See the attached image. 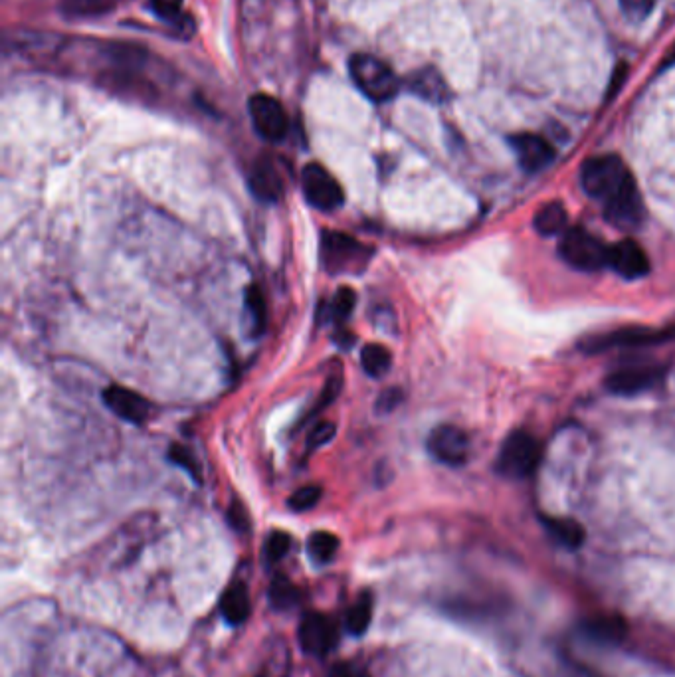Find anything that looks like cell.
<instances>
[{"label": "cell", "mask_w": 675, "mask_h": 677, "mask_svg": "<svg viewBox=\"0 0 675 677\" xmlns=\"http://www.w3.org/2000/svg\"><path fill=\"white\" fill-rule=\"evenodd\" d=\"M580 183L588 196L600 200L602 204L610 202L618 194L636 185L626 163L616 155H602V157L588 159L582 165Z\"/></svg>", "instance_id": "cell-1"}, {"label": "cell", "mask_w": 675, "mask_h": 677, "mask_svg": "<svg viewBox=\"0 0 675 677\" xmlns=\"http://www.w3.org/2000/svg\"><path fill=\"white\" fill-rule=\"evenodd\" d=\"M541 454V444L535 436L523 430L511 432L499 450L497 472L509 480H525L537 470Z\"/></svg>", "instance_id": "cell-2"}, {"label": "cell", "mask_w": 675, "mask_h": 677, "mask_svg": "<svg viewBox=\"0 0 675 677\" xmlns=\"http://www.w3.org/2000/svg\"><path fill=\"white\" fill-rule=\"evenodd\" d=\"M349 72L355 86L377 103L398 94V78L390 66L371 54H355L349 60Z\"/></svg>", "instance_id": "cell-3"}, {"label": "cell", "mask_w": 675, "mask_h": 677, "mask_svg": "<svg viewBox=\"0 0 675 677\" xmlns=\"http://www.w3.org/2000/svg\"><path fill=\"white\" fill-rule=\"evenodd\" d=\"M371 250L345 232H323L321 236V260L329 274L361 272L369 262Z\"/></svg>", "instance_id": "cell-4"}, {"label": "cell", "mask_w": 675, "mask_h": 677, "mask_svg": "<svg viewBox=\"0 0 675 677\" xmlns=\"http://www.w3.org/2000/svg\"><path fill=\"white\" fill-rule=\"evenodd\" d=\"M559 252L563 260L580 272H598L608 266L610 248L582 228H571L563 234Z\"/></svg>", "instance_id": "cell-5"}, {"label": "cell", "mask_w": 675, "mask_h": 677, "mask_svg": "<svg viewBox=\"0 0 675 677\" xmlns=\"http://www.w3.org/2000/svg\"><path fill=\"white\" fill-rule=\"evenodd\" d=\"M301 189L305 200L321 210V212H335L343 206L345 193L337 179L319 163H309L301 171Z\"/></svg>", "instance_id": "cell-6"}, {"label": "cell", "mask_w": 675, "mask_h": 677, "mask_svg": "<svg viewBox=\"0 0 675 677\" xmlns=\"http://www.w3.org/2000/svg\"><path fill=\"white\" fill-rule=\"evenodd\" d=\"M670 331H658L650 327H624L616 331H608L602 335H592L586 341L580 343V349L588 355L602 353L608 349H618V347H646V345H656L670 341Z\"/></svg>", "instance_id": "cell-7"}, {"label": "cell", "mask_w": 675, "mask_h": 677, "mask_svg": "<svg viewBox=\"0 0 675 677\" xmlns=\"http://www.w3.org/2000/svg\"><path fill=\"white\" fill-rule=\"evenodd\" d=\"M248 111L252 125L262 139L270 143H280L286 139L290 131V119L284 105L276 97L256 94L248 101Z\"/></svg>", "instance_id": "cell-8"}, {"label": "cell", "mask_w": 675, "mask_h": 677, "mask_svg": "<svg viewBox=\"0 0 675 677\" xmlns=\"http://www.w3.org/2000/svg\"><path fill=\"white\" fill-rule=\"evenodd\" d=\"M299 644L313 658H327L339 644V626L321 612H309L299 624Z\"/></svg>", "instance_id": "cell-9"}, {"label": "cell", "mask_w": 675, "mask_h": 677, "mask_svg": "<svg viewBox=\"0 0 675 677\" xmlns=\"http://www.w3.org/2000/svg\"><path fill=\"white\" fill-rule=\"evenodd\" d=\"M428 452L446 466L458 468L468 462L470 440L468 434L452 424H442L434 428L428 436Z\"/></svg>", "instance_id": "cell-10"}, {"label": "cell", "mask_w": 675, "mask_h": 677, "mask_svg": "<svg viewBox=\"0 0 675 677\" xmlns=\"http://www.w3.org/2000/svg\"><path fill=\"white\" fill-rule=\"evenodd\" d=\"M664 373L666 371L658 365L626 367V369L614 371L606 379V388L618 396H634V394H640V392L656 387L662 381Z\"/></svg>", "instance_id": "cell-11"}, {"label": "cell", "mask_w": 675, "mask_h": 677, "mask_svg": "<svg viewBox=\"0 0 675 677\" xmlns=\"http://www.w3.org/2000/svg\"><path fill=\"white\" fill-rule=\"evenodd\" d=\"M608 268L624 280H640L650 272V260L640 244L634 240H622L610 246Z\"/></svg>", "instance_id": "cell-12"}, {"label": "cell", "mask_w": 675, "mask_h": 677, "mask_svg": "<svg viewBox=\"0 0 675 677\" xmlns=\"http://www.w3.org/2000/svg\"><path fill=\"white\" fill-rule=\"evenodd\" d=\"M606 220L620 230H634L644 220V202L638 185L630 187L628 191L618 194L610 202L604 204Z\"/></svg>", "instance_id": "cell-13"}, {"label": "cell", "mask_w": 675, "mask_h": 677, "mask_svg": "<svg viewBox=\"0 0 675 677\" xmlns=\"http://www.w3.org/2000/svg\"><path fill=\"white\" fill-rule=\"evenodd\" d=\"M103 402L115 416L131 424H143L151 412L149 402L141 394L117 385L103 390Z\"/></svg>", "instance_id": "cell-14"}, {"label": "cell", "mask_w": 675, "mask_h": 677, "mask_svg": "<svg viewBox=\"0 0 675 677\" xmlns=\"http://www.w3.org/2000/svg\"><path fill=\"white\" fill-rule=\"evenodd\" d=\"M511 145L515 149V155L519 159V165L529 171V173H537L543 171L545 167H549L555 159V149L551 147V143L547 139H543L541 135H533V133H521L511 137Z\"/></svg>", "instance_id": "cell-15"}, {"label": "cell", "mask_w": 675, "mask_h": 677, "mask_svg": "<svg viewBox=\"0 0 675 677\" xmlns=\"http://www.w3.org/2000/svg\"><path fill=\"white\" fill-rule=\"evenodd\" d=\"M248 185L254 196L264 202H278L284 196V179L272 159H260L254 163Z\"/></svg>", "instance_id": "cell-16"}, {"label": "cell", "mask_w": 675, "mask_h": 677, "mask_svg": "<svg viewBox=\"0 0 675 677\" xmlns=\"http://www.w3.org/2000/svg\"><path fill=\"white\" fill-rule=\"evenodd\" d=\"M220 610H222L224 620L232 626L246 622L252 612V598H250L248 586L244 582H232L220 598Z\"/></svg>", "instance_id": "cell-17"}, {"label": "cell", "mask_w": 675, "mask_h": 677, "mask_svg": "<svg viewBox=\"0 0 675 677\" xmlns=\"http://www.w3.org/2000/svg\"><path fill=\"white\" fill-rule=\"evenodd\" d=\"M569 216L567 210L561 202H549L545 206L539 208V212L533 218V226L539 234L543 236H557V234H565Z\"/></svg>", "instance_id": "cell-18"}, {"label": "cell", "mask_w": 675, "mask_h": 677, "mask_svg": "<svg viewBox=\"0 0 675 677\" xmlns=\"http://www.w3.org/2000/svg\"><path fill=\"white\" fill-rule=\"evenodd\" d=\"M373 620V596L371 592H363L359 600L347 610L345 628L351 636H363Z\"/></svg>", "instance_id": "cell-19"}, {"label": "cell", "mask_w": 675, "mask_h": 677, "mask_svg": "<svg viewBox=\"0 0 675 677\" xmlns=\"http://www.w3.org/2000/svg\"><path fill=\"white\" fill-rule=\"evenodd\" d=\"M337 551H339V539H337V535H333L329 531L311 533V537L307 539L309 559L319 567L331 563L335 559Z\"/></svg>", "instance_id": "cell-20"}, {"label": "cell", "mask_w": 675, "mask_h": 677, "mask_svg": "<svg viewBox=\"0 0 675 677\" xmlns=\"http://www.w3.org/2000/svg\"><path fill=\"white\" fill-rule=\"evenodd\" d=\"M547 531L565 547L577 549L584 541V529L573 519H561V517H547L543 519Z\"/></svg>", "instance_id": "cell-21"}, {"label": "cell", "mask_w": 675, "mask_h": 677, "mask_svg": "<svg viewBox=\"0 0 675 677\" xmlns=\"http://www.w3.org/2000/svg\"><path fill=\"white\" fill-rule=\"evenodd\" d=\"M361 365H363V371L371 379H381L385 377L392 365V355L385 345L371 343V345H365V349L361 351Z\"/></svg>", "instance_id": "cell-22"}, {"label": "cell", "mask_w": 675, "mask_h": 677, "mask_svg": "<svg viewBox=\"0 0 675 677\" xmlns=\"http://www.w3.org/2000/svg\"><path fill=\"white\" fill-rule=\"evenodd\" d=\"M624 632H626V626L618 618H596L584 624V634L590 640H598L604 644L618 642L624 636Z\"/></svg>", "instance_id": "cell-23"}, {"label": "cell", "mask_w": 675, "mask_h": 677, "mask_svg": "<svg viewBox=\"0 0 675 677\" xmlns=\"http://www.w3.org/2000/svg\"><path fill=\"white\" fill-rule=\"evenodd\" d=\"M410 88L418 96L432 99V101H442L446 97V94H448L442 76L436 70H432V68H426V70L414 74V78L410 80Z\"/></svg>", "instance_id": "cell-24"}, {"label": "cell", "mask_w": 675, "mask_h": 677, "mask_svg": "<svg viewBox=\"0 0 675 677\" xmlns=\"http://www.w3.org/2000/svg\"><path fill=\"white\" fill-rule=\"evenodd\" d=\"M244 305H246V313L252 325V335H260L266 329V321H268V309H266V299L264 293L258 286H250L244 295Z\"/></svg>", "instance_id": "cell-25"}, {"label": "cell", "mask_w": 675, "mask_h": 677, "mask_svg": "<svg viewBox=\"0 0 675 677\" xmlns=\"http://www.w3.org/2000/svg\"><path fill=\"white\" fill-rule=\"evenodd\" d=\"M270 602L278 610H288L297 604V588L286 577H276L270 584Z\"/></svg>", "instance_id": "cell-26"}, {"label": "cell", "mask_w": 675, "mask_h": 677, "mask_svg": "<svg viewBox=\"0 0 675 677\" xmlns=\"http://www.w3.org/2000/svg\"><path fill=\"white\" fill-rule=\"evenodd\" d=\"M117 0H68L64 10L70 16H101L103 12H109L115 6Z\"/></svg>", "instance_id": "cell-27"}, {"label": "cell", "mask_w": 675, "mask_h": 677, "mask_svg": "<svg viewBox=\"0 0 675 677\" xmlns=\"http://www.w3.org/2000/svg\"><path fill=\"white\" fill-rule=\"evenodd\" d=\"M291 539L288 533L282 531H274L272 535H268L266 543H264V559L270 565L280 563L288 553H290Z\"/></svg>", "instance_id": "cell-28"}, {"label": "cell", "mask_w": 675, "mask_h": 677, "mask_svg": "<svg viewBox=\"0 0 675 677\" xmlns=\"http://www.w3.org/2000/svg\"><path fill=\"white\" fill-rule=\"evenodd\" d=\"M321 499V487L319 485H303L297 491L291 493L288 499V507L295 513H303L313 509Z\"/></svg>", "instance_id": "cell-29"}, {"label": "cell", "mask_w": 675, "mask_h": 677, "mask_svg": "<svg viewBox=\"0 0 675 677\" xmlns=\"http://www.w3.org/2000/svg\"><path fill=\"white\" fill-rule=\"evenodd\" d=\"M355 305H357V293L351 290V288H341V290L335 293V297H333V305H331L333 307V317L337 321L347 319L353 313Z\"/></svg>", "instance_id": "cell-30"}, {"label": "cell", "mask_w": 675, "mask_h": 677, "mask_svg": "<svg viewBox=\"0 0 675 677\" xmlns=\"http://www.w3.org/2000/svg\"><path fill=\"white\" fill-rule=\"evenodd\" d=\"M654 6H656V0H620L622 12L634 22H642L644 18H648Z\"/></svg>", "instance_id": "cell-31"}, {"label": "cell", "mask_w": 675, "mask_h": 677, "mask_svg": "<svg viewBox=\"0 0 675 677\" xmlns=\"http://www.w3.org/2000/svg\"><path fill=\"white\" fill-rule=\"evenodd\" d=\"M335 424L333 422H319L307 436V448L309 450H317L325 444H329L333 438H335Z\"/></svg>", "instance_id": "cell-32"}, {"label": "cell", "mask_w": 675, "mask_h": 677, "mask_svg": "<svg viewBox=\"0 0 675 677\" xmlns=\"http://www.w3.org/2000/svg\"><path fill=\"white\" fill-rule=\"evenodd\" d=\"M169 458H171V460H173L177 466L185 468V470H187V472L193 476L194 480H200L198 464L194 462L193 454H191L187 448H183V446H171Z\"/></svg>", "instance_id": "cell-33"}, {"label": "cell", "mask_w": 675, "mask_h": 677, "mask_svg": "<svg viewBox=\"0 0 675 677\" xmlns=\"http://www.w3.org/2000/svg\"><path fill=\"white\" fill-rule=\"evenodd\" d=\"M400 402H402V390L400 388H386L379 394L375 410H377V414H390L394 408L400 406Z\"/></svg>", "instance_id": "cell-34"}, {"label": "cell", "mask_w": 675, "mask_h": 677, "mask_svg": "<svg viewBox=\"0 0 675 677\" xmlns=\"http://www.w3.org/2000/svg\"><path fill=\"white\" fill-rule=\"evenodd\" d=\"M183 2L185 0H151V8L157 16L165 20H177L181 16Z\"/></svg>", "instance_id": "cell-35"}, {"label": "cell", "mask_w": 675, "mask_h": 677, "mask_svg": "<svg viewBox=\"0 0 675 677\" xmlns=\"http://www.w3.org/2000/svg\"><path fill=\"white\" fill-rule=\"evenodd\" d=\"M329 677H371V674L353 662H341L337 666H333V670L329 672Z\"/></svg>", "instance_id": "cell-36"}, {"label": "cell", "mask_w": 675, "mask_h": 677, "mask_svg": "<svg viewBox=\"0 0 675 677\" xmlns=\"http://www.w3.org/2000/svg\"><path fill=\"white\" fill-rule=\"evenodd\" d=\"M230 519H232V525H234L236 529H246V527H248V515H246L238 505L232 507Z\"/></svg>", "instance_id": "cell-37"}, {"label": "cell", "mask_w": 675, "mask_h": 677, "mask_svg": "<svg viewBox=\"0 0 675 677\" xmlns=\"http://www.w3.org/2000/svg\"><path fill=\"white\" fill-rule=\"evenodd\" d=\"M668 331H670V337H672V339H675V323L674 327H672V329H668Z\"/></svg>", "instance_id": "cell-38"}]
</instances>
